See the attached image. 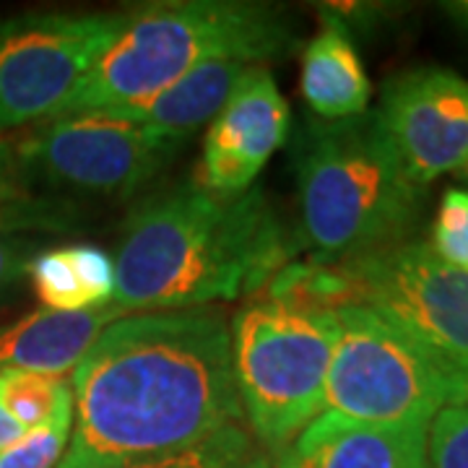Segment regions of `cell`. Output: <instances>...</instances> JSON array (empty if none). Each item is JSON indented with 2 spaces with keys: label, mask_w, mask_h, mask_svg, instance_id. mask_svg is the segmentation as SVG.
<instances>
[{
  "label": "cell",
  "mask_w": 468,
  "mask_h": 468,
  "mask_svg": "<svg viewBox=\"0 0 468 468\" xmlns=\"http://www.w3.org/2000/svg\"><path fill=\"white\" fill-rule=\"evenodd\" d=\"M73 427L58 468H122L245 421L221 310L112 320L73 369Z\"/></svg>",
  "instance_id": "1"
},
{
  "label": "cell",
  "mask_w": 468,
  "mask_h": 468,
  "mask_svg": "<svg viewBox=\"0 0 468 468\" xmlns=\"http://www.w3.org/2000/svg\"><path fill=\"white\" fill-rule=\"evenodd\" d=\"M297 250L263 190L214 196L177 185L125 218L110 304L131 315L255 297Z\"/></svg>",
  "instance_id": "2"
},
{
  "label": "cell",
  "mask_w": 468,
  "mask_h": 468,
  "mask_svg": "<svg viewBox=\"0 0 468 468\" xmlns=\"http://www.w3.org/2000/svg\"><path fill=\"white\" fill-rule=\"evenodd\" d=\"M300 242L315 263H344L414 239L424 187L403 167L380 115L313 120L297 151Z\"/></svg>",
  "instance_id": "3"
},
{
  "label": "cell",
  "mask_w": 468,
  "mask_h": 468,
  "mask_svg": "<svg viewBox=\"0 0 468 468\" xmlns=\"http://www.w3.org/2000/svg\"><path fill=\"white\" fill-rule=\"evenodd\" d=\"M284 8L242 0H167L131 8L66 112L133 110L214 60L261 66L297 50Z\"/></svg>",
  "instance_id": "4"
},
{
  "label": "cell",
  "mask_w": 468,
  "mask_h": 468,
  "mask_svg": "<svg viewBox=\"0 0 468 468\" xmlns=\"http://www.w3.org/2000/svg\"><path fill=\"white\" fill-rule=\"evenodd\" d=\"M229 335L242 417L273 458L325 411L338 320L335 313L252 300L234 315Z\"/></svg>",
  "instance_id": "5"
},
{
  "label": "cell",
  "mask_w": 468,
  "mask_h": 468,
  "mask_svg": "<svg viewBox=\"0 0 468 468\" xmlns=\"http://www.w3.org/2000/svg\"><path fill=\"white\" fill-rule=\"evenodd\" d=\"M356 304L396 325L430 356L468 403V273L437 258L430 242L406 239L393 248L344 261Z\"/></svg>",
  "instance_id": "6"
},
{
  "label": "cell",
  "mask_w": 468,
  "mask_h": 468,
  "mask_svg": "<svg viewBox=\"0 0 468 468\" xmlns=\"http://www.w3.org/2000/svg\"><path fill=\"white\" fill-rule=\"evenodd\" d=\"M335 320L325 411L367 424L430 427L440 409L458 403L430 356L383 315L351 304Z\"/></svg>",
  "instance_id": "7"
},
{
  "label": "cell",
  "mask_w": 468,
  "mask_h": 468,
  "mask_svg": "<svg viewBox=\"0 0 468 468\" xmlns=\"http://www.w3.org/2000/svg\"><path fill=\"white\" fill-rule=\"evenodd\" d=\"M128 11H45L0 21V131L48 122L122 29Z\"/></svg>",
  "instance_id": "8"
},
{
  "label": "cell",
  "mask_w": 468,
  "mask_h": 468,
  "mask_svg": "<svg viewBox=\"0 0 468 468\" xmlns=\"http://www.w3.org/2000/svg\"><path fill=\"white\" fill-rule=\"evenodd\" d=\"M180 151L125 110H84L42 122L18 156L48 183L84 193H135Z\"/></svg>",
  "instance_id": "9"
},
{
  "label": "cell",
  "mask_w": 468,
  "mask_h": 468,
  "mask_svg": "<svg viewBox=\"0 0 468 468\" xmlns=\"http://www.w3.org/2000/svg\"><path fill=\"white\" fill-rule=\"evenodd\" d=\"M375 112L414 183L466 177L468 79L448 68L403 70L383 86Z\"/></svg>",
  "instance_id": "10"
},
{
  "label": "cell",
  "mask_w": 468,
  "mask_h": 468,
  "mask_svg": "<svg viewBox=\"0 0 468 468\" xmlns=\"http://www.w3.org/2000/svg\"><path fill=\"white\" fill-rule=\"evenodd\" d=\"M292 112L266 66H250L203 138L193 183L214 196L248 193L284 146Z\"/></svg>",
  "instance_id": "11"
},
{
  "label": "cell",
  "mask_w": 468,
  "mask_h": 468,
  "mask_svg": "<svg viewBox=\"0 0 468 468\" xmlns=\"http://www.w3.org/2000/svg\"><path fill=\"white\" fill-rule=\"evenodd\" d=\"M271 461L273 468H427V427L367 424L323 411Z\"/></svg>",
  "instance_id": "12"
},
{
  "label": "cell",
  "mask_w": 468,
  "mask_h": 468,
  "mask_svg": "<svg viewBox=\"0 0 468 468\" xmlns=\"http://www.w3.org/2000/svg\"><path fill=\"white\" fill-rule=\"evenodd\" d=\"M122 313L107 304L81 313L60 310H32L16 323L0 328V372H37L66 378L84 359L97 335Z\"/></svg>",
  "instance_id": "13"
},
{
  "label": "cell",
  "mask_w": 468,
  "mask_h": 468,
  "mask_svg": "<svg viewBox=\"0 0 468 468\" xmlns=\"http://www.w3.org/2000/svg\"><path fill=\"white\" fill-rule=\"evenodd\" d=\"M318 16L320 29L302 50V97L320 120L362 115L372 100V84L354 37L335 18Z\"/></svg>",
  "instance_id": "14"
},
{
  "label": "cell",
  "mask_w": 468,
  "mask_h": 468,
  "mask_svg": "<svg viewBox=\"0 0 468 468\" xmlns=\"http://www.w3.org/2000/svg\"><path fill=\"white\" fill-rule=\"evenodd\" d=\"M248 68V63L239 60L206 63L190 70L151 101L125 112L149 125L169 146L183 151L185 144L221 112V107L227 104L234 86L239 84Z\"/></svg>",
  "instance_id": "15"
},
{
  "label": "cell",
  "mask_w": 468,
  "mask_h": 468,
  "mask_svg": "<svg viewBox=\"0 0 468 468\" xmlns=\"http://www.w3.org/2000/svg\"><path fill=\"white\" fill-rule=\"evenodd\" d=\"M27 279L45 310H97L112 302L115 261L94 245L52 248L34 255Z\"/></svg>",
  "instance_id": "16"
},
{
  "label": "cell",
  "mask_w": 468,
  "mask_h": 468,
  "mask_svg": "<svg viewBox=\"0 0 468 468\" xmlns=\"http://www.w3.org/2000/svg\"><path fill=\"white\" fill-rule=\"evenodd\" d=\"M252 300L284 302L310 313H338L356 304V294L341 263L292 261Z\"/></svg>",
  "instance_id": "17"
},
{
  "label": "cell",
  "mask_w": 468,
  "mask_h": 468,
  "mask_svg": "<svg viewBox=\"0 0 468 468\" xmlns=\"http://www.w3.org/2000/svg\"><path fill=\"white\" fill-rule=\"evenodd\" d=\"M0 406L16 419L24 432H34L55 421L73 419V390L66 378L3 369Z\"/></svg>",
  "instance_id": "18"
},
{
  "label": "cell",
  "mask_w": 468,
  "mask_h": 468,
  "mask_svg": "<svg viewBox=\"0 0 468 468\" xmlns=\"http://www.w3.org/2000/svg\"><path fill=\"white\" fill-rule=\"evenodd\" d=\"M122 468H273V461L248 424L234 421L183 451L165 452Z\"/></svg>",
  "instance_id": "19"
},
{
  "label": "cell",
  "mask_w": 468,
  "mask_h": 468,
  "mask_svg": "<svg viewBox=\"0 0 468 468\" xmlns=\"http://www.w3.org/2000/svg\"><path fill=\"white\" fill-rule=\"evenodd\" d=\"M430 248L448 266L468 273V187H448L437 208Z\"/></svg>",
  "instance_id": "20"
},
{
  "label": "cell",
  "mask_w": 468,
  "mask_h": 468,
  "mask_svg": "<svg viewBox=\"0 0 468 468\" xmlns=\"http://www.w3.org/2000/svg\"><path fill=\"white\" fill-rule=\"evenodd\" d=\"M427 468H468V403H451L430 421Z\"/></svg>",
  "instance_id": "21"
},
{
  "label": "cell",
  "mask_w": 468,
  "mask_h": 468,
  "mask_svg": "<svg viewBox=\"0 0 468 468\" xmlns=\"http://www.w3.org/2000/svg\"><path fill=\"white\" fill-rule=\"evenodd\" d=\"M34 221H50V217L0 208V300L27 276V268L37 255V242L27 234V227Z\"/></svg>",
  "instance_id": "22"
},
{
  "label": "cell",
  "mask_w": 468,
  "mask_h": 468,
  "mask_svg": "<svg viewBox=\"0 0 468 468\" xmlns=\"http://www.w3.org/2000/svg\"><path fill=\"white\" fill-rule=\"evenodd\" d=\"M73 419L55 421L45 430H34L0 451V468H58L70 440Z\"/></svg>",
  "instance_id": "23"
},
{
  "label": "cell",
  "mask_w": 468,
  "mask_h": 468,
  "mask_svg": "<svg viewBox=\"0 0 468 468\" xmlns=\"http://www.w3.org/2000/svg\"><path fill=\"white\" fill-rule=\"evenodd\" d=\"M27 435L21 427H18V421L3 406H0V451L3 448H8V445H14L16 440H21V437Z\"/></svg>",
  "instance_id": "24"
},
{
  "label": "cell",
  "mask_w": 468,
  "mask_h": 468,
  "mask_svg": "<svg viewBox=\"0 0 468 468\" xmlns=\"http://www.w3.org/2000/svg\"><path fill=\"white\" fill-rule=\"evenodd\" d=\"M440 8L458 32L468 34V0H451V3H442Z\"/></svg>",
  "instance_id": "25"
},
{
  "label": "cell",
  "mask_w": 468,
  "mask_h": 468,
  "mask_svg": "<svg viewBox=\"0 0 468 468\" xmlns=\"http://www.w3.org/2000/svg\"><path fill=\"white\" fill-rule=\"evenodd\" d=\"M5 183H8V156H5V149L0 144V196L5 193Z\"/></svg>",
  "instance_id": "26"
},
{
  "label": "cell",
  "mask_w": 468,
  "mask_h": 468,
  "mask_svg": "<svg viewBox=\"0 0 468 468\" xmlns=\"http://www.w3.org/2000/svg\"><path fill=\"white\" fill-rule=\"evenodd\" d=\"M463 180H466V183H468V175H466V177H463Z\"/></svg>",
  "instance_id": "27"
}]
</instances>
